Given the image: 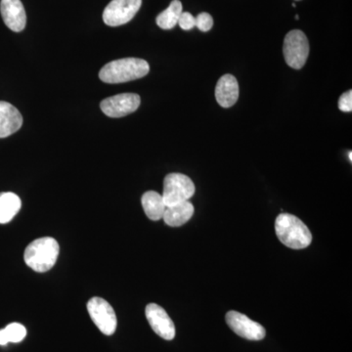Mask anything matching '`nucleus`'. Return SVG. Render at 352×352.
Returning a JSON list of instances; mask_svg holds the SVG:
<instances>
[{"label": "nucleus", "mask_w": 352, "mask_h": 352, "mask_svg": "<svg viewBox=\"0 0 352 352\" xmlns=\"http://www.w3.org/2000/svg\"><path fill=\"white\" fill-rule=\"evenodd\" d=\"M87 311L96 327L106 336H112L117 329L115 310L107 300L95 296L87 302Z\"/></svg>", "instance_id": "423d86ee"}, {"label": "nucleus", "mask_w": 352, "mask_h": 352, "mask_svg": "<svg viewBox=\"0 0 352 352\" xmlns=\"http://www.w3.org/2000/svg\"><path fill=\"white\" fill-rule=\"evenodd\" d=\"M195 194V185L188 176L170 173L164 180L163 199L166 207L189 201Z\"/></svg>", "instance_id": "20e7f679"}, {"label": "nucleus", "mask_w": 352, "mask_h": 352, "mask_svg": "<svg viewBox=\"0 0 352 352\" xmlns=\"http://www.w3.org/2000/svg\"><path fill=\"white\" fill-rule=\"evenodd\" d=\"M339 108L342 112H351L352 111V91H346L339 99Z\"/></svg>", "instance_id": "412c9836"}, {"label": "nucleus", "mask_w": 352, "mask_h": 352, "mask_svg": "<svg viewBox=\"0 0 352 352\" xmlns=\"http://www.w3.org/2000/svg\"><path fill=\"white\" fill-rule=\"evenodd\" d=\"M23 124V117L10 103L0 101V138H8L17 132Z\"/></svg>", "instance_id": "f8f14e48"}, {"label": "nucleus", "mask_w": 352, "mask_h": 352, "mask_svg": "<svg viewBox=\"0 0 352 352\" xmlns=\"http://www.w3.org/2000/svg\"><path fill=\"white\" fill-rule=\"evenodd\" d=\"M27 336V330L22 324L11 323L0 330V346H6L9 342H20Z\"/></svg>", "instance_id": "a211bd4d"}, {"label": "nucleus", "mask_w": 352, "mask_h": 352, "mask_svg": "<svg viewBox=\"0 0 352 352\" xmlns=\"http://www.w3.org/2000/svg\"><path fill=\"white\" fill-rule=\"evenodd\" d=\"M150 66L139 58H124L110 62L101 69L99 78L102 82L116 85L138 80L147 76Z\"/></svg>", "instance_id": "f257e3e1"}, {"label": "nucleus", "mask_w": 352, "mask_h": 352, "mask_svg": "<svg viewBox=\"0 0 352 352\" xmlns=\"http://www.w3.org/2000/svg\"><path fill=\"white\" fill-rule=\"evenodd\" d=\"M215 98L221 107L230 108L239 98V85L235 76H222L215 87Z\"/></svg>", "instance_id": "ddd939ff"}, {"label": "nucleus", "mask_w": 352, "mask_h": 352, "mask_svg": "<svg viewBox=\"0 0 352 352\" xmlns=\"http://www.w3.org/2000/svg\"><path fill=\"white\" fill-rule=\"evenodd\" d=\"M142 0H112L103 12V21L110 27H119L133 19Z\"/></svg>", "instance_id": "0eeeda50"}, {"label": "nucleus", "mask_w": 352, "mask_h": 352, "mask_svg": "<svg viewBox=\"0 0 352 352\" xmlns=\"http://www.w3.org/2000/svg\"><path fill=\"white\" fill-rule=\"evenodd\" d=\"M227 324L234 333L250 340H261L265 337V329L249 317L237 311H229L226 316Z\"/></svg>", "instance_id": "1a4fd4ad"}, {"label": "nucleus", "mask_w": 352, "mask_h": 352, "mask_svg": "<svg viewBox=\"0 0 352 352\" xmlns=\"http://www.w3.org/2000/svg\"><path fill=\"white\" fill-rule=\"evenodd\" d=\"M22 201L19 197L11 192L0 193V223L10 222L13 217L19 212Z\"/></svg>", "instance_id": "dca6fc26"}, {"label": "nucleus", "mask_w": 352, "mask_h": 352, "mask_svg": "<svg viewBox=\"0 0 352 352\" xmlns=\"http://www.w3.org/2000/svg\"><path fill=\"white\" fill-rule=\"evenodd\" d=\"M195 19L196 27L201 32L210 31L214 25V19L208 13H200Z\"/></svg>", "instance_id": "6ab92c4d"}, {"label": "nucleus", "mask_w": 352, "mask_h": 352, "mask_svg": "<svg viewBox=\"0 0 352 352\" xmlns=\"http://www.w3.org/2000/svg\"><path fill=\"white\" fill-rule=\"evenodd\" d=\"M349 161H352V154L351 152H349Z\"/></svg>", "instance_id": "4be33fe9"}, {"label": "nucleus", "mask_w": 352, "mask_h": 352, "mask_svg": "<svg viewBox=\"0 0 352 352\" xmlns=\"http://www.w3.org/2000/svg\"><path fill=\"white\" fill-rule=\"evenodd\" d=\"M182 13V3L179 0H173L170 6L159 14L157 17V25L163 30H171L178 24Z\"/></svg>", "instance_id": "f3484780"}, {"label": "nucleus", "mask_w": 352, "mask_h": 352, "mask_svg": "<svg viewBox=\"0 0 352 352\" xmlns=\"http://www.w3.org/2000/svg\"><path fill=\"white\" fill-rule=\"evenodd\" d=\"M141 201H142L145 214L150 219L154 220V221L163 219L166 206L161 194L155 191L146 192L142 196Z\"/></svg>", "instance_id": "2eb2a0df"}, {"label": "nucleus", "mask_w": 352, "mask_h": 352, "mask_svg": "<svg viewBox=\"0 0 352 352\" xmlns=\"http://www.w3.org/2000/svg\"><path fill=\"white\" fill-rule=\"evenodd\" d=\"M178 25H180L184 31H190L196 27V19L192 14L189 12H182L180 15L179 20H178Z\"/></svg>", "instance_id": "aec40b11"}, {"label": "nucleus", "mask_w": 352, "mask_h": 352, "mask_svg": "<svg viewBox=\"0 0 352 352\" xmlns=\"http://www.w3.org/2000/svg\"><path fill=\"white\" fill-rule=\"evenodd\" d=\"M140 96L135 94H122L101 102L102 112L110 118H122L135 112L140 106Z\"/></svg>", "instance_id": "6e6552de"}, {"label": "nucleus", "mask_w": 352, "mask_h": 352, "mask_svg": "<svg viewBox=\"0 0 352 352\" xmlns=\"http://www.w3.org/2000/svg\"><path fill=\"white\" fill-rule=\"evenodd\" d=\"M309 50V43L307 36L300 30H294L285 36L284 58L291 68L302 69L307 63Z\"/></svg>", "instance_id": "39448f33"}, {"label": "nucleus", "mask_w": 352, "mask_h": 352, "mask_svg": "<svg viewBox=\"0 0 352 352\" xmlns=\"http://www.w3.org/2000/svg\"><path fill=\"white\" fill-rule=\"evenodd\" d=\"M59 251V244L54 238H39L25 249V263L36 272H47L56 263Z\"/></svg>", "instance_id": "7ed1b4c3"}, {"label": "nucleus", "mask_w": 352, "mask_h": 352, "mask_svg": "<svg viewBox=\"0 0 352 352\" xmlns=\"http://www.w3.org/2000/svg\"><path fill=\"white\" fill-rule=\"evenodd\" d=\"M146 318L150 326L159 337L171 340L175 337V327L166 310L156 303H150L146 307Z\"/></svg>", "instance_id": "9d476101"}, {"label": "nucleus", "mask_w": 352, "mask_h": 352, "mask_svg": "<svg viewBox=\"0 0 352 352\" xmlns=\"http://www.w3.org/2000/svg\"><path fill=\"white\" fill-rule=\"evenodd\" d=\"M0 12L2 19L11 31L22 32L27 24V15L21 0H1Z\"/></svg>", "instance_id": "9b49d317"}, {"label": "nucleus", "mask_w": 352, "mask_h": 352, "mask_svg": "<svg viewBox=\"0 0 352 352\" xmlns=\"http://www.w3.org/2000/svg\"></svg>", "instance_id": "5701e85b"}, {"label": "nucleus", "mask_w": 352, "mask_h": 352, "mask_svg": "<svg viewBox=\"0 0 352 352\" xmlns=\"http://www.w3.org/2000/svg\"><path fill=\"white\" fill-rule=\"evenodd\" d=\"M194 214V206L189 201L166 207L164 221L170 227H179L188 222Z\"/></svg>", "instance_id": "4468645a"}, {"label": "nucleus", "mask_w": 352, "mask_h": 352, "mask_svg": "<svg viewBox=\"0 0 352 352\" xmlns=\"http://www.w3.org/2000/svg\"><path fill=\"white\" fill-rule=\"evenodd\" d=\"M275 231L282 244L294 250H302L311 244L312 235L305 223L293 214H281L275 221Z\"/></svg>", "instance_id": "f03ea898"}]
</instances>
